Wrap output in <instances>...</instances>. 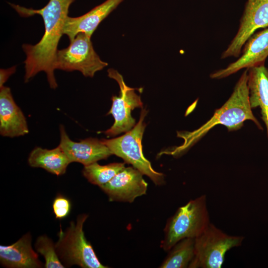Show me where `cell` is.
Listing matches in <instances>:
<instances>
[{
	"instance_id": "obj_1",
	"label": "cell",
	"mask_w": 268,
	"mask_h": 268,
	"mask_svg": "<svg viewBox=\"0 0 268 268\" xmlns=\"http://www.w3.org/2000/svg\"><path fill=\"white\" fill-rule=\"evenodd\" d=\"M74 0H49L47 5L39 9L9 3L22 17L40 15L44 23L45 32L40 41L34 45L25 44L22 46L26 55L24 62L25 82H28L39 72L44 71L50 87L54 89L57 88L54 63L69 7Z\"/></svg>"
},
{
	"instance_id": "obj_2",
	"label": "cell",
	"mask_w": 268,
	"mask_h": 268,
	"mask_svg": "<svg viewBox=\"0 0 268 268\" xmlns=\"http://www.w3.org/2000/svg\"><path fill=\"white\" fill-rule=\"evenodd\" d=\"M247 83L248 68H246L229 98L221 108L216 110L210 119L193 132L178 133V136L183 138L184 142L170 153L178 154L188 149L217 125L226 127L229 131H236L243 127L245 121L251 120L259 129L263 130L252 111Z\"/></svg>"
},
{
	"instance_id": "obj_3",
	"label": "cell",
	"mask_w": 268,
	"mask_h": 268,
	"mask_svg": "<svg viewBox=\"0 0 268 268\" xmlns=\"http://www.w3.org/2000/svg\"><path fill=\"white\" fill-rule=\"evenodd\" d=\"M210 223L206 197L203 195L178 208L168 219L160 247L168 252L179 241L200 236Z\"/></svg>"
},
{
	"instance_id": "obj_4",
	"label": "cell",
	"mask_w": 268,
	"mask_h": 268,
	"mask_svg": "<svg viewBox=\"0 0 268 268\" xmlns=\"http://www.w3.org/2000/svg\"><path fill=\"white\" fill-rule=\"evenodd\" d=\"M88 217L86 214L78 216L64 231L61 227L55 244L58 255L65 266L77 265L82 268H106L99 260L91 245L85 237L83 224Z\"/></svg>"
},
{
	"instance_id": "obj_5",
	"label": "cell",
	"mask_w": 268,
	"mask_h": 268,
	"mask_svg": "<svg viewBox=\"0 0 268 268\" xmlns=\"http://www.w3.org/2000/svg\"><path fill=\"white\" fill-rule=\"evenodd\" d=\"M147 111L142 109L135 126L125 134L111 139H102L112 154L122 158L125 163L132 166L148 176L157 186L165 183L163 173L154 170L150 162L143 156L141 141L146 124L143 122Z\"/></svg>"
},
{
	"instance_id": "obj_6",
	"label": "cell",
	"mask_w": 268,
	"mask_h": 268,
	"mask_svg": "<svg viewBox=\"0 0 268 268\" xmlns=\"http://www.w3.org/2000/svg\"><path fill=\"white\" fill-rule=\"evenodd\" d=\"M243 240V237L229 235L210 223L195 238V255L189 268H221L226 253L240 246Z\"/></svg>"
},
{
	"instance_id": "obj_7",
	"label": "cell",
	"mask_w": 268,
	"mask_h": 268,
	"mask_svg": "<svg viewBox=\"0 0 268 268\" xmlns=\"http://www.w3.org/2000/svg\"><path fill=\"white\" fill-rule=\"evenodd\" d=\"M107 66L95 51L91 37L84 33H78L67 48L58 50L54 63L55 69L77 70L90 77Z\"/></svg>"
},
{
	"instance_id": "obj_8",
	"label": "cell",
	"mask_w": 268,
	"mask_h": 268,
	"mask_svg": "<svg viewBox=\"0 0 268 268\" xmlns=\"http://www.w3.org/2000/svg\"><path fill=\"white\" fill-rule=\"evenodd\" d=\"M108 76L118 83L120 91L119 96L112 97V104L107 115L111 114L114 118L113 125L103 132L107 136H114L132 130L136 125L135 120L131 116V111L136 108H142L140 97L135 92L133 88L125 83L122 75L116 70L108 69Z\"/></svg>"
},
{
	"instance_id": "obj_9",
	"label": "cell",
	"mask_w": 268,
	"mask_h": 268,
	"mask_svg": "<svg viewBox=\"0 0 268 268\" xmlns=\"http://www.w3.org/2000/svg\"><path fill=\"white\" fill-rule=\"evenodd\" d=\"M268 28V0H247L238 30L221 58L238 57L242 49L256 30Z\"/></svg>"
},
{
	"instance_id": "obj_10",
	"label": "cell",
	"mask_w": 268,
	"mask_h": 268,
	"mask_svg": "<svg viewBox=\"0 0 268 268\" xmlns=\"http://www.w3.org/2000/svg\"><path fill=\"white\" fill-rule=\"evenodd\" d=\"M143 174L134 167H125L107 184L100 187L110 201L132 203L146 194L148 184Z\"/></svg>"
},
{
	"instance_id": "obj_11",
	"label": "cell",
	"mask_w": 268,
	"mask_h": 268,
	"mask_svg": "<svg viewBox=\"0 0 268 268\" xmlns=\"http://www.w3.org/2000/svg\"><path fill=\"white\" fill-rule=\"evenodd\" d=\"M241 53L237 60L211 73L210 78H223L243 68L265 64L268 56V28L253 34L244 44Z\"/></svg>"
},
{
	"instance_id": "obj_12",
	"label": "cell",
	"mask_w": 268,
	"mask_h": 268,
	"mask_svg": "<svg viewBox=\"0 0 268 268\" xmlns=\"http://www.w3.org/2000/svg\"><path fill=\"white\" fill-rule=\"evenodd\" d=\"M60 146L70 163L78 162L84 166L102 159H106L112 153L102 140L89 137L74 141L68 136L65 127L60 126Z\"/></svg>"
},
{
	"instance_id": "obj_13",
	"label": "cell",
	"mask_w": 268,
	"mask_h": 268,
	"mask_svg": "<svg viewBox=\"0 0 268 268\" xmlns=\"http://www.w3.org/2000/svg\"><path fill=\"white\" fill-rule=\"evenodd\" d=\"M29 129L23 113L15 102L10 88H0V134L13 138L28 134Z\"/></svg>"
},
{
	"instance_id": "obj_14",
	"label": "cell",
	"mask_w": 268,
	"mask_h": 268,
	"mask_svg": "<svg viewBox=\"0 0 268 268\" xmlns=\"http://www.w3.org/2000/svg\"><path fill=\"white\" fill-rule=\"evenodd\" d=\"M123 0H106L81 16H68L64 25L63 34L67 35L70 41L79 33L91 37L99 24Z\"/></svg>"
},
{
	"instance_id": "obj_15",
	"label": "cell",
	"mask_w": 268,
	"mask_h": 268,
	"mask_svg": "<svg viewBox=\"0 0 268 268\" xmlns=\"http://www.w3.org/2000/svg\"><path fill=\"white\" fill-rule=\"evenodd\" d=\"M0 262L9 268H40L44 265L32 247L30 233L24 235L14 243L0 246Z\"/></svg>"
},
{
	"instance_id": "obj_16",
	"label": "cell",
	"mask_w": 268,
	"mask_h": 268,
	"mask_svg": "<svg viewBox=\"0 0 268 268\" xmlns=\"http://www.w3.org/2000/svg\"><path fill=\"white\" fill-rule=\"evenodd\" d=\"M247 83L251 107H260L268 135V68L265 64L248 68Z\"/></svg>"
},
{
	"instance_id": "obj_17",
	"label": "cell",
	"mask_w": 268,
	"mask_h": 268,
	"mask_svg": "<svg viewBox=\"0 0 268 268\" xmlns=\"http://www.w3.org/2000/svg\"><path fill=\"white\" fill-rule=\"evenodd\" d=\"M28 163L32 167L43 168L57 176L64 174L70 163L60 145L51 149L36 147L30 153Z\"/></svg>"
},
{
	"instance_id": "obj_18",
	"label": "cell",
	"mask_w": 268,
	"mask_h": 268,
	"mask_svg": "<svg viewBox=\"0 0 268 268\" xmlns=\"http://www.w3.org/2000/svg\"><path fill=\"white\" fill-rule=\"evenodd\" d=\"M195 238H184L175 244L168 251L161 268H186L195 255Z\"/></svg>"
},
{
	"instance_id": "obj_19",
	"label": "cell",
	"mask_w": 268,
	"mask_h": 268,
	"mask_svg": "<svg viewBox=\"0 0 268 268\" xmlns=\"http://www.w3.org/2000/svg\"><path fill=\"white\" fill-rule=\"evenodd\" d=\"M125 167V163L101 165L96 162L84 166L82 173L88 182L100 187L108 183Z\"/></svg>"
},
{
	"instance_id": "obj_20",
	"label": "cell",
	"mask_w": 268,
	"mask_h": 268,
	"mask_svg": "<svg viewBox=\"0 0 268 268\" xmlns=\"http://www.w3.org/2000/svg\"><path fill=\"white\" fill-rule=\"evenodd\" d=\"M35 247L36 252L44 258L45 268H65L58 255L55 244L46 235H41L37 238Z\"/></svg>"
},
{
	"instance_id": "obj_21",
	"label": "cell",
	"mask_w": 268,
	"mask_h": 268,
	"mask_svg": "<svg viewBox=\"0 0 268 268\" xmlns=\"http://www.w3.org/2000/svg\"><path fill=\"white\" fill-rule=\"evenodd\" d=\"M71 207L69 200L62 195H57L53 202V212L57 219H62L67 217L70 212Z\"/></svg>"
},
{
	"instance_id": "obj_22",
	"label": "cell",
	"mask_w": 268,
	"mask_h": 268,
	"mask_svg": "<svg viewBox=\"0 0 268 268\" xmlns=\"http://www.w3.org/2000/svg\"><path fill=\"white\" fill-rule=\"evenodd\" d=\"M16 71V66H13L7 69H0V88L3 86L9 76Z\"/></svg>"
}]
</instances>
